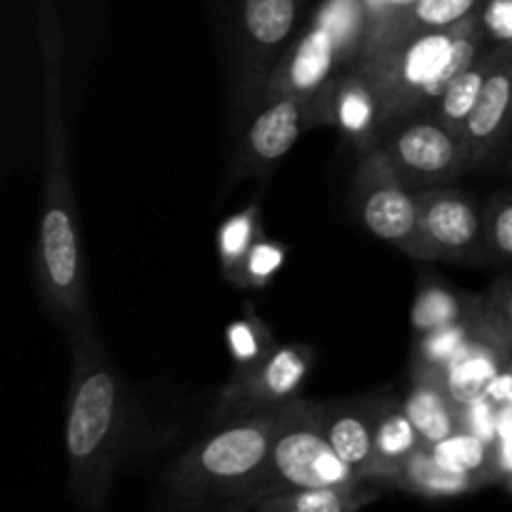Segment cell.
Here are the masks:
<instances>
[{
	"instance_id": "cell-23",
	"label": "cell",
	"mask_w": 512,
	"mask_h": 512,
	"mask_svg": "<svg viewBox=\"0 0 512 512\" xmlns=\"http://www.w3.org/2000/svg\"><path fill=\"white\" fill-rule=\"evenodd\" d=\"M363 0H328L320 10L318 25H323L333 35L340 58L348 60L353 55H363L365 50V10Z\"/></svg>"
},
{
	"instance_id": "cell-14",
	"label": "cell",
	"mask_w": 512,
	"mask_h": 512,
	"mask_svg": "<svg viewBox=\"0 0 512 512\" xmlns=\"http://www.w3.org/2000/svg\"><path fill=\"white\" fill-rule=\"evenodd\" d=\"M403 408L428 448L463 430L460 405L448 393L443 380L435 375L413 373V383L405 393Z\"/></svg>"
},
{
	"instance_id": "cell-5",
	"label": "cell",
	"mask_w": 512,
	"mask_h": 512,
	"mask_svg": "<svg viewBox=\"0 0 512 512\" xmlns=\"http://www.w3.org/2000/svg\"><path fill=\"white\" fill-rule=\"evenodd\" d=\"M360 483L363 478L335 453L325 438L318 423V405L298 398L290 400L275 430L268 473L260 485L258 503L283 490H360Z\"/></svg>"
},
{
	"instance_id": "cell-37",
	"label": "cell",
	"mask_w": 512,
	"mask_h": 512,
	"mask_svg": "<svg viewBox=\"0 0 512 512\" xmlns=\"http://www.w3.org/2000/svg\"><path fill=\"white\" fill-rule=\"evenodd\" d=\"M512 438V408H498V440Z\"/></svg>"
},
{
	"instance_id": "cell-3",
	"label": "cell",
	"mask_w": 512,
	"mask_h": 512,
	"mask_svg": "<svg viewBox=\"0 0 512 512\" xmlns=\"http://www.w3.org/2000/svg\"><path fill=\"white\" fill-rule=\"evenodd\" d=\"M285 405L225 418L223 428L198 440L170 473L175 495L198 508L213 503H233L235 508L258 503Z\"/></svg>"
},
{
	"instance_id": "cell-32",
	"label": "cell",
	"mask_w": 512,
	"mask_h": 512,
	"mask_svg": "<svg viewBox=\"0 0 512 512\" xmlns=\"http://www.w3.org/2000/svg\"><path fill=\"white\" fill-rule=\"evenodd\" d=\"M485 308L512 325V278H498L485 295Z\"/></svg>"
},
{
	"instance_id": "cell-19",
	"label": "cell",
	"mask_w": 512,
	"mask_h": 512,
	"mask_svg": "<svg viewBox=\"0 0 512 512\" xmlns=\"http://www.w3.org/2000/svg\"><path fill=\"white\" fill-rule=\"evenodd\" d=\"M483 308V305H480ZM478 315V313H475ZM475 315L445 328L430 330L425 335H415L413 348V373L435 375L443 378L445 370L463 355L475 333Z\"/></svg>"
},
{
	"instance_id": "cell-27",
	"label": "cell",
	"mask_w": 512,
	"mask_h": 512,
	"mask_svg": "<svg viewBox=\"0 0 512 512\" xmlns=\"http://www.w3.org/2000/svg\"><path fill=\"white\" fill-rule=\"evenodd\" d=\"M300 512H355L363 505L358 490L335 488H308V490H283L275 493Z\"/></svg>"
},
{
	"instance_id": "cell-31",
	"label": "cell",
	"mask_w": 512,
	"mask_h": 512,
	"mask_svg": "<svg viewBox=\"0 0 512 512\" xmlns=\"http://www.w3.org/2000/svg\"><path fill=\"white\" fill-rule=\"evenodd\" d=\"M483 30L500 45L512 48V0H488L483 10Z\"/></svg>"
},
{
	"instance_id": "cell-33",
	"label": "cell",
	"mask_w": 512,
	"mask_h": 512,
	"mask_svg": "<svg viewBox=\"0 0 512 512\" xmlns=\"http://www.w3.org/2000/svg\"><path fill=\"white\" fill-rule=\"evenodd\" d=\"M485 398H488L495 408H512V363L495 378V383L490 385Z\"/></svg>"
},
{
	"instance_id": "cell-28",
	"label": "cell",
	"mask_w": 512,
	"mask_h": 512,
	"mask_svg": "<svg viewBox=\"0 0 512 512\" xmlns=\"http://www.w3.org/2000/svg\"><path fill=\"white\" fill-rule=\"evenodd\" d=\"M283 263H285L283 245L270 243V240H258V243L250 248L245 263L240 265L233 283L243 285V288L260 290L270 283V278H273L280 268H283Z\"/></svg>"
},
{
	"instance_id": "cell-22",
	"label": "cell",
	"mask_w": 512,
	"mask_h": 512,
	"mask_svg": "<svg viewBox=\"0 0 512 512\" xmlns=\"http://www.w3.org/2000/svg\"><path fill=\"white\" fill-rule=\"evenodd\" d=\"M225 338H228L230 358L235 363L233 378L248 375L250 370L258 368L268 355H273L278 350L273 333H270V328L258 315H245V318L235 320L233 325H228Z\"/></svg>"
},
{
	"instance_id": "cell-36",
	"label": "cell",
	"mask_w": 512,
	"mask_h": 512,
	"mask_svg": "<svg viewBox=\"0 0 512 512\" xmlns=\"http://www.w3.org/2000/svg\"><path fill=\"white\" fill-rule=\"evenodd\" d=\"M258 512H300V510H295L293 505H288L283 498H280V495L273 493V495H268V498L260 500Z\"/></svg>"
},
{
	"instance_id": "cell-12",
	"label": "cell",
	"mask_w": 512,
	"mask_h": 512,
	"mask_svg": "<svg viewBox=\"0 0 512 512\" xmlns=\"http://www.w3.org/2000/svg\"><path fill=\"white\" fill-rule=\"evenodd\" d=\"M318 423L335 453L363 480L373 470V430L380 400H348V403H315Z\"/></svg>"
},
{
	"instance_id": "cell-17",
	"label": "cell",
	"mask_w": 512,
	"mask_h": 512,
	"mask_svg": "<svg viewBox=\"0 0 512 512\" xmlns=\"http://www.w3.org/2000/svg\"><path fill=\"white\" fill-rule=\"evenodd\" d=\"M393 483L398 488L408 490V493L423 495V498H458V495L473 493V490L485 488L480 480H475L473 475L455 473V470L445 468L438 458L433 455V450L428 445L415 450L408 460L403 463V468L398 470V475L393 478Z\"/></svg>"
},
{
	"instance_id": "cell-11",
	"label": "cell",
	"mask_w": 512,
	"mask_h": 512,
	"mask_svg": "<svg viewBox=\"0 0 512 512\" xmlns=\"http://www.w3.org/2000/svg\"><path fill=\"white\" fill-rule=\"evenodd\" d=\"M512 123V48L505 45L493 58L488 80L483 85L478 105L463 125V138L468 143L470 160L478 165L488 158L503 138L508 135Z\"/></svg>"
},
{
	"instance_id": "cell-21",
	"label": "cell",
	"mask_w": 512,
	"mask_h": 512,
	"mask_svg": "<svg viewBox=\"0 0 512 512\" xmlns=\"http://www.w3.org/2000/svg\"><path fill=\"white\" fill-rule=\"evenodd\" d=\"M493 58L495 53L470 63L458 78H453V83L445 88V93L440 95V100L435 103V115H438L443 123H448L450 128L458 130V133H463L465 120L470 118V113H473L475 105H478L485 80H488L490 68H493Z\"/></svg>"
},
{
	"instance_id": "cell-13",
	"label": "cell",
	"mask_w": 512,
	"mask_h": 512,
	"mask_svg": "<svg viewBox=\"0 0 512 512\" xmlns=\"http://www.w3.org/2000/svg\"><path fill=\"white\" fill-rule=\"evenodd\" d=\"M310 113V103L298 98H268V105L255 115L248 130V153L253 165L278 163L290 153L298 138L303 135L305 118Z\"/></svg>"
},
{
	"instance_id": "cell-16",
	"label": "cell",
	"mask_w": 512,
	"mask_h": 512,
	"mask_svg": "<svg viewBox=\"0 0 512 512\" xmlns=\"http://www.w3.org/2000/svg\"><path fill=\"white\" fill-rule=\"evenodd\" d=\"M423 445L425 443L420 438L418 428L405 413L403 400H380L373 430V470H370V480H390L393 483L405 460Z\"/></svg>"
},
{
	"instance_id": "cell-18",
	"label": "cell",
	"mask_w": 512,
	"mask_h": 512,
	"mask_svg": "<svg viewBox=\"0 0 512 512\" xmlns=\"http://www.w3.org/2000/svg\"><path fill=\"white\" fill-rule=\"evenodd\" d=\"M480 305H483V298L455 293V290L430 280V283H423L418 288L410 320H413L415 335H425L430 330L473 318L480 310Z\"/></svg>"
},
{
	"instance_id": "cell-6",
	"label": "cell",
	"mask_w": 512,
	"mask_h": 512,
	"mask_svg": "<svg viewBox=\"0 0 512 512\" xmlns=\"http://www.w3.org/2000/svg\"><path fill=\"white\" fill-rule=\"evenodd\" d=\"M353 195L358 218L375 238L413 258H430L420 225L418 190L400 178L383 148L365 155Z\"/></svg>"
},
{
	"instance_id": "cell-34",
	"label": "cell",
	"mask_w": 512,
	"mask_h": 512,
	"mask_svg": "<svg viewBox=\"0 0 512 512\" xmlns=\"http://www.w3.org/2000/svg\"><path fill=\"white\" fill-rule=\"evenodd\" d=\"M495 468H498V478L512 493V438L495 443Z\"/></svg>"
},
{
	"instance_id": "cell-30",
	"label": "cell",
	"mask_w": 512,
	"mask_h": 512,
	"mask_svg": "<svg viewBox=\"0 0 512 512\" xmlns=\"http://www.w3.org/2000/svg\"><path fill=\"white\" fill-rule=\"evenodd\" d=\"M460 418H463V430L493 445L498 443V408L488 398L460 405Z\"/></svg>"
},
{
	"instance_id": "cell-9",
	"label": "cell",
	"mask_w": 512,
	"mask_h": 512,
	"mask_svg": "<svg viewBox=\"0 0 512 512\" xmlns=\"http://www.w3.org/2000/svg\"><path fill=\"white\" fill-rule=\"evenodd\" d=\"M315 363L308 345H283L243 378H233L223 393L225 418L263 413L298 398Z\"/></svg>"
},
{
	"instance_id": "cell-29",
	"label": "cell",
	"mask_w": 512,
	"mask_h": 512,
	"mask_svg": "<svg viewBox=\"0 0 512 512\" xmlns=\"http://www.w3.org/2000/svg\"><path fill=\"white\" fill-rule=\"evenodd\" d=\"M488 255L512 260V193H498L483 213Z\"/></svg>"
},
{
	"instance_id": "cell-35",
	"label": "cell",
	"mask_w": 512,
	"mask_h": 512,
	"mask_svg": "<svg viewBox=\"0 0 512 512\" xmlns=\"http://www.w3.org/2000/svg\"><path fill=\"white\" fill-rule=\"evenodd\" d=\"M365 8L375 15H385V13H395V10H410L418 0H363Z\"/></svg>"
},
{
	"instance_id": "cell-4",
	"label": "cell",
	"mask_w": 512,
	"mask_h": 512,
	"mask_svg": "<svg viewBox=\"0 0 512 512\" xmlns=\"http://www.w3.org/2000/svg\"><path fill=\"white\" fill-rule=\"evenodd\" d=\"M480 58L475 28H448L415 35L363 55L358 68L368 75L380 100L383 125L435 108L453 78Z\"/></svg>"
},
{
	"instance_id": "cell-8",
	"label": "cell",
	"mask_w": 512,
	"mask_h": 512,
	"mask_svg": "<svg viewBox=\"0 0 512 512\" xmlns=\"http://www.w3.org/2000/svg\"><path fill=\"white\" fill-rule=\"evenodd\" d=\"M420 225L430 258L475 263L485 258V223L473 200L460 190L423 188Z\"/></svg>"
},
{
	"instance_id": "cell-25",
	"label": "cell",
	"mask_w": 512,
	"mask_h": 512,
	"mask_svg": "<svg viewBox=\"0 0 512 512\" xmlns=\"http://www.w3.org/2000/svg\"><path fill=\"white\" fill-rule=\"evenodd\" d=\"M245 30L260 45H280L295 25V0H245Z\"/></svg>"
},
{
	"instance_id": "cell-2",
	"label": "cell",
	"mask_w": 512,
	"mask_h": 512,
	"mask_svg": "<svg viewBox=\"0 0 512 512\" xmlns=\"http://www.w3.org/2000/svg\"><path fill=\"white\" fill-rule=\"evenodd\" d=\"M73 340L75 373L65 423L68 488L85 512H103L123 448V393L93 320H85Z\"/></svg>"
},
{
	"instance_id": "cell-10",
	"label": "cell",
	"mask_w": 512,
	"mask_h": 512,
	"mask_svg": "<svg viewBox=\"0 0 512 512\" xmlns=\"http://www.w3.org/2000/svg\"><path fill=\"white\" fill-rule=\"evenodd\" d=\"M343 63L333 35L315 23L268 83V98H298L313 105L323 98L333 70Z\"/></svg>"
},
{
	"instance_id": "cell-20",
	"label": "cell",
	"mask_w": 512,
	"mask_h": 512,
	"mask_svg": "<svg viewBox=\"0 0 512 512\" xmlns=\"http://www.w3.org/2000/svg\"><path fill=\"white\" fill-rule=\"evenodd\" d=\"M430 450L445 468L455 470V473L473 475L483 485L500 480L498 468H495V445L468 433V430H458L450 438L430 445Z\"/></svg>"
},
{
	"instance_id": "cell-7",
	"label": "cell",
	"mask_w": 512,
	"mask_h": 512,
	"mask_svg": "<svg viewBox=\"0 0 512 512\" xmlns=\"http://www.w3.org/2000/svg\"><path fill=\"white\" fill-rule=\"evenodd\" d=\"M383 150L410 188L450 180L473 168L463 133L443 123L438 115L410 120L395 130Z\"/></svg>"
},
{
	"instance_id": "cell-15",
	"label": "cell",
	"mask_w": 512,
	"mask_h": 512,
	"mask_svg": "<svg viewBox=\"0 0 512 512\" xmlns=\"http://www.w3.org/2000/svg\"><path fill=\"white\" fill-rule=\"evenodd\" d=\"M330 115L355 145L365 150L373 148L383 128V118H380L378 95L363 70L358 68L335 85V93L330 95Z\"/></svg>"
},
{
	"instance_id": "cell-1",
	"label": "cell",
	"mask_w": 512,
	"mask_h": 512,
	"mask_svg": "<svg viewBox=\"0 0 512 512\" xmlns=\"http://www.w3.org/2000/svg\"><path fill=\"white\" fill-rule=\"evenodd\" d=\"M40 215V290L50 313L75 335L90 315L65 143L63 63L55 40L45 43V188Z\"/></svg>"
},
{
	"instance_id": "cell-26",
	"label": "cell",
	"mask_w": 512,
	"mask_h": 512,
	"mask_svg": "<svg viewBox=\"0 0 512 512\" xmlns=\"http://www.w3.org/2000/svg\"><path fill=\"white\" fill-rule=\"evenodd\" d=\"M475 3L478 0H418L410 8V23L418 28V35L455 28L460 20L468 18Z\"/></svg>"
},
{
	"instance_id": "cell-24",
	"label": "cell",
	"mask_w": 512,
	"mask_h": 512,
	"mask_svg": "<svg viewBox=\"0 0 512 512\" xmlns=\"http://www.w3.org/2000/svg\"><path fill=\"white\" fill-rule=\"evenodd\" d=\"M258 230H260V215L258 205H248L245 210L235 213L233 218L225 220L218 230V255L220 265H223L225 278L235 280L240 265L248 258L250 248L258 243Z\"/></svg>"
}]
</instances>
